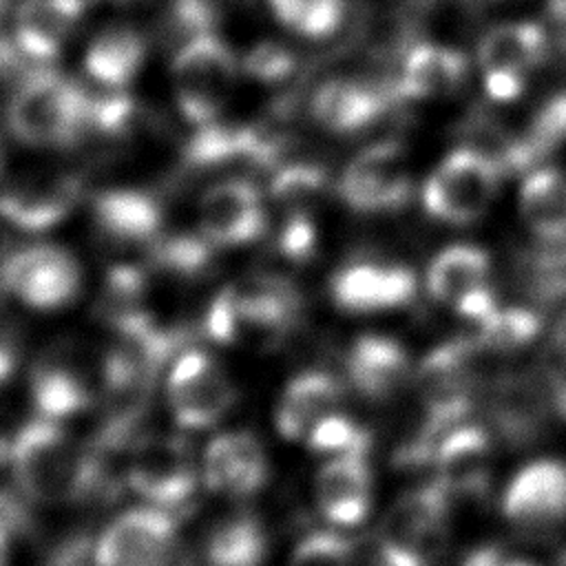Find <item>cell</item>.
I'll list each match as a JSON object with an SVG mask.
<instances>
[{
  "mask_svg": "<svg viewBox=\"0 0 566 566\" xmlns=\"http://www.w3.org/2000/svg\"><path fill=\"white\" fill-rule=\"evenodd\" d=\"M9 559V533L7 524L0 520V566H7Z\"/></svg>",
  "mask_w": 566,
  "mask_h": 566,
  "instance_id": "cell-41",
  "label": "cell"
},
{
  "mask_svg": "<svg viewBox=\"0 0 566 566\" xmlns=\"http://www.w3.org/2000/svg\"><path fill=\"white\" fill-rule=\"evenodd\" d=\"M197 223L217 250L254 243L268 228L265 197L248 177H221L201 192Z\"/></svg>",
  "mask_w": 566,
  "mask_h": 566,
  "instance_id": "cell-14",
  "label": "cell"
},
{
  "mask_svg": "<svg viewBox=\"0 0 566 566\" xmlns=\"http://www.w3.org/2000/svg\"><path fill=\"white\" fill-rule=\"evenodd\" d=\"M91 217L97 234L117 248H153L161 239L164 206L142 188L115 186L97 192Z\"/></svg>",
  "mask_w": 566,
  "mask_h": 566,
  "instance_id": "cell-17",
  "label": "cell"
},
{
  "mask_svg": "<svg viewBox=\"0 0 566 566\" xmlns=\"http://www.w3.org/2000/svg\"><path fill=\"white\" fill-rule=\"evenodd\" d=\"M389 106V93L374 82L338 75L325 80L310 99L314 122L334 135H354L378 122Z\"/></svg>",
  "mask_w": 566,
  "mask_h": 566,
  "instance_id": "cell-21",
  "label": "cell"
},
{
  "mask_svg": "<svg viewBox=\"0 0 566 566\" xmlns=\"http://www.w3.org/2000/svg\"><path fill=\"white\" fill-rule=\"evenodd\" d=\"M502 172L504 168L495 155L473 146L453 148L424 179L422 208L440 223L469 226L491 208Z\"/></svg>",
  "mask_w": 566,
  "mask_h": 566,
  "instance_id": "cell-5",
  "label": "cell"
},
{
  "mask_svg": "<svg viewBox=\"0 0 566 566\" xmlns=\"http://www.w3.org/2000/svg\"><path fill=\"white\" fill-rule=\"evenodd\" d=\"M564 44H566V42H564Z\"/></svg>",
  "mask_w": 566,
  "mask_h": 566,
  "instance_id": "cell-46",
  "label": "cell"
},
{
  "mask_svg": "<svg viewBox=\"0 0 566 566\" xmlns=\"http://www.w3.org/2000/svg\"><path fill=\"white\" fill-rule=\"evenodd\" d=\"M546 9L553 20L566 24V0H546Z\"/></svg>",
  "mask_w": 566,
  "mask_h": 566,
  "instance_id": "cell-40",
  "label": "cell"
},
{
  "mask_svg": "<svg viewBox=\"0 0 566 566\" xmlns=\"http://www.w3.org/2000/svg\"><path fill=\"white\" fill-rule=\"evenodd\" d=\"M95 382L71 343L46 347L29 371V396L38 416L64 420L95 400Z\"/></svg>",
  "mask_w": 566,
  "mask_h": 566,
  "instance_id": "cell-16",
  "label": "cell"
},
{
  "mask_svg": "<svg viewBox=\"0 0 566 566\" xmlns=\"http://www.w3.org/2000/svg\"><path fill=\"white\" fill-rule=\"evenodd\" d=\"M478 325V343L486 352H513L533 343L542 318L526 307H495Z\"/></svg>",
  "mask_w": 566,
  "mask_h": 566,
  "instance_id": "cell-32",
  "label": "cell"
},
{
  "mask_svg": "<svg viewBox=\"0 0 566 566\" xmlns=\"http://www.w3.org/2000/svg\"><path fill=\"white\" fill-rule=\"evenodd\" d=\"M553 354L555 360L566 367V314L553 327Z\"/></svg>",
  "mask_w": 566,
  "mask_h": 566,
  "instance_id": "cell-39",
  "label": "cell"
},
{
  "mask_svg": "<svg viewBox=\"0 0 566 566\" xmlns=\"http://www.w3.org/2000/svg\"><path fill=\"white\" fill-rule=\"evenodd\" d=\"M128 486L148 504L164 511L184 509L192 502L201 480L190 442L177 433H148L130 444L126 462Z\"/></svg>",
  "mask_w": 566,
  "mask_h": 566,
  "instance_id": "cell-6",
  "label": "cell"
},
{
  "mask_svg": "<svg viewBox=\"0 0 566 566\" xmlns=\"http://www.w3.org/2000/svg\"><path fill=\"white\" fill-rule=\"evenodd\" d=\"M502 515L522 533H551L566 524V460L537 458L520 467L502 491Z\"/></svg>",
  "mask_w": 566,
  "mask_h": 566,
  "instance_id": "cell-13",
  "label": "cell"
},
{
  "mask_svg": "<svg viewBox=\"0 0 566 566\" xmlns=\"http://www.w3.org/2000/svg\"><path fill=\"white\" fill-rule=\"evenodd\" d=\"M274 20L307 40H323L338 31L347 0H265Z\"/></svg>",
  "mask_w": 566,
  "mask_h": 566,
  "instance_id": "cell-31",
  "label": "cell"
},
{
  "mask_svg": "<svg viewBox=\"0 0 566 566\" xmlns=\"http://www.w3.org/2000/svg\"><path fill=\"white\" fill-rule=\"evenodd\" d=\"M451 497L438 486L402 493L376 533L380 566H436L449 544Z\"/></svg>",
  "mask_w": 566,
  "mask_h": 566,
  "instance_id": "cell-3",
  "label": "cell"
},
{
  "mask_svg": "<svg viewBox=\"0 0 566 566\" xmlns=\"http://www.w3.org/2000/svg\"><path fill=\"white\" fill-rule=\"evenodd\" d=\"M279 248L285 259L305 261L316 250V228L307 212H290L287 223L279 234Z\"/></svg>",
  "mask_w": 566,
  "mask_h": 566,
  "instance_id": "cell-38",
  "label": "cell"
},
{
  "mask_svg": "<svg viewBox=\"0 0 566 566\" xmlns=\"http://www.w3.org/2000/svg\"><path fill=\"white\" fill-rule=\"evenodd\" d=\"M214 245L201 234L161 237L153 245V259L159 270L177 279H197L212 265Z\"/></svg>",
  "mask_w": 566,
  "mask_h": 566,
  "instance_id": "cell-33",
  "label": "cell"
},
{
  "mask_svg": "<svg viewBox=\"0 0 566 566\" xmlns=\"http://www.w3.org/2000/svg\"><path fill=\"white\" fill-rule=\"evenodd\" d=\"M314 497L332 526H358L374 502V475L365 453L327 458L316 471Z\"/></svg>",
  "mask_w": 566,
  "mask_h": 566,
  "instance_id": "cell-20",
  "label": "cell"
},
{
  "mask_svg": "<svg viewBox=\"0 0 566 566\" xmlns=\"http://www.w3.org/2000/svg\"><path fill=\"white\" fill-rule=\"evenodd\" d=\"M409 155L398 142H378L363 148L343 168L338 197L358 212L378 214L402 208L411 197Z\"/></svg>",
  "mask_w": 566,
  "mask_h": 566,
  "instance_id": "cell-12",
  "label": "cell"
},
{
  "mask_svg": "<svg viewBox=\"0 0 566 566\" xmlns=\"http://www.w3.org/2000/svg\"><path fill=\"white\" fill-rule=\"evenodd\" d=\"M418 292L411 268L387 261H349L329 279V296L340 312L380 314L409 305Z\"/></svg>",
  "mask_w": 566,
  "mask_h": 566,
  "instance_id": "cell-15",
  "label": "cell"
},
{
  "mask_svg": "<svg viewBox=\"0 0 566 566\" xmlns=\"http://www.w3.org/2000/svg\"><path fill=\"white\" fill-rule=\"evenodd\" d=\"M239 73L241 60L214 31L186 38L170 64L172 95L181 117L195 128L221 119Z\"/></svg>",
  "mask_w": 566,
  "mask_h": 566,
  "instance_id": "cell-4",
  "label": "cell"
},
{
  "mask_svg": "<svg viewBox=\"0 0 566 566\" xmlns=\"http://www.w3.org/2000/svg\"><path fill=\"white\" fill-rule=\"evenodd\" d=\"M146 55L148 44L142 31L128 24H111L91 38L82 64L88 80L104 91H126L142 73Z\"/></svg>",
  "mask_w": 566,
  "mask_h": 566,
  "instance_id": "cell-26",
  "label": "cell"
},
{
  "mask_svg": "<svg viewBox=\"0 0 566 566\" xmlns=\"http://www.w3.org/2000/svg\"><path fill=\"white\" fill-rule=\"evenodd\" d=\"M265 555V526L245 509L223 515L206 535V566H263Z\"/></svg>",
  "mask_w": 566,
  "mask_h": 566,
  "instance_id": "cell-29",
  "label": "cell"
},
{
  "mask_svg": "<svg viewBox=\"0 0 566 566\" xmlns=\"http://www.w3.org/2000/svg\"><path fill=\"white\" fill-rule=\"evenodd\" d=\"M0 287L31 310L57 312L77 298L82 268L66 248L35 241L2 261Z\"/></svg>",
  "mask_w": 566,
  "mask_h": 566,
  "instance_id": "cell-7",
  "label": "cell"
},
{
  "mask_svg": "<svg viewBox=\"0 0 566 566\" xmlns=\"http://www.w3.org/2000/svg\"><path fill=\"white\" fill-rule=\"evenodd\" d=\"M407 349L387 334H360L347 349V382L367 400H389L409 380Z\"/></svg>",
  "mask_w": 566,
  "mask_h": 566,
  "instance_id": "cell-22",
  "label": "cell"
},
{
  "mask_svg": "<svg viewBox=\"0 0 566 566\" xmlns=\"http://www.w3.org/2000/svg\"><path fill=\"white\" fill-rule=\"evenodd\" d=\"M307 447L318 455H349V453H365L369 449V433L356 420L336 411L321 420L310 436L305 438Z\"/></svg>",
  "mask_w": 566,
  "mask_h": 566,
  "instance_id": "cell-34",
  "label": "cell"
},
{
  "mask_svg": "<svg viewBox=\"0 0 566 566\" xmlns=\"http://www.w3.org/2000/svg\"><path fill=\"white\" fill-rule=\"evenodd\" d=\"M2 166H4V155H2V148H0V175H2Z\"/></svg>",
  "mask_w": 566,
  "mask_h": 566,
  "instance_id": "cell-44",
  "label": "cell"
},
{
  "mask_svg": "<svg viewBox=\"0 0 566 566\" xmlns=\"http://www.w3.org/2000/svg\"><path fill=\"white\" fill-rule=\"evenodd\" d=\"M82 181L71 170L31 168L0 184V219L40 234L64 223L82 201Z\"/></svg>",
  "mask_w": 566,
  "mask_h": 566,
  "instance_id": "cell-10",
  "label": "cell"
},
{
  "mask_svg": "<svg viewBox=\"0 0 566 566\" xmlns=\"http://www.w3.org/2000/svg\"><path fill=\"white\" fill-rule=\"evenodd\" d=\"M9 447H11V440H4L0 436V467L9 464Z\"/></svg>",
  "mask_w": 566,
  "mask_h": 566,
  "instance_id": "cell-42",
  "label": "cell"
},
{
  "mask_svg": "<svg viewBox=\"0 0 566 566\" xmlns=\"http://www.w3.org/2000/svg\"><path fill=\"white\" fill-rule=\"evenodd\" d=\"M497 566H537L528 559H511V562H504V564H497Z\"/></svg>",
  "mask_w": 566,
  "mask_h": 566,
  "instance_id": "cell-43",
  "label": "cell"
},
{
  "mask_svg": "<svg viewBox=\"0 0 566 566\" xmlns=\"http://www.w3.org/2000/svg\"><path fill=\"white\" fill-rule=\"evenodd\" d=\"M93 566H181L172 515L153 504L119 513L97 537Z\"/></svg>",
  "mask_w": 566,
  "mask_h": 566,
  "instance_id": "cell-8",
  "label": "cell"
},
{
  "mask_svg": "<svg viewBox=\"0 0 566 566\" xmlns=\"http://www.w3.org/2000/svg\"><path fill=\"white\" fill-rule=\"evenodd\" d=\"M436 484L449 495H480L489 484L491 440L478 424H455L442 433L433 449Z\"/></svg>",
  "mask_w": 566,
  "mask_h": 566,
  "instance_id": "cell-23",
  "label": "cell"
},
{
  "mask_svg": "<svg viewBox=\"0 0 566 566\" xmlns=\"http://www.w3.org/2000/svg\"><path fill=\"white\" fill-rule=\"evenodd\" d=\"M88 95L69 77L38 69L22 77L7 102L11 135L31 148H62L84 135Z\"/></svg>",
  "mask_w": 566,
  "mask_h": 566,
  "instance_id": "cell-2",
  "label": "cell"
},
{
  "mask_svg": "<svg viewBox=\"0 0 566 566\" xmlns=\"http://www.w3.org/2000/svg\"><path fill=\"white\" fill-rule=\"evenodd\" d=\"M296 69H298L296 53L276 40L256 42L245 53V57H241V73L268 86L287 82Z\"/></svg>",
  "mask_w": 566,
  "mask_h": 566,
  "instance_id": "cell-35",
  "label": "cell"
},
{
  "mask_svg": "<svg viewBox=\"0 0 566 566\" xmlns=\"http://www.w3.org/2000/svg\"><path fill=\"white\" fill-rule=\"evenodd\" d=\"M343 385L325 369H305L296 374L281 391L274 422L283 438L305 440L310 431L327 416L340 411Z\"/></svg>",
  "mask_w": 566,
  "mask_h": 566,
  "instance_id": "cell-24",
  "label": "cell"
},
{
  "mask_svg": "<svg viewBox=\"0 0 566 566\" xmlns=\"http://www.w3.org/2000/svg\"><path fill=\"white\" fill-rule=\"evenodd\" d=\"M566 142V93L548 97L531 117L520 139L511 142L500 164L502 168L531 170L537 161Z\"/></svg>",
  "mask_w": 566,
  "mask_h": 566,
  "instance_id": "cell-30",
  "label": "cell"
},
{
  "mask_svg": "<svg viewBox=\"0 0 566 566\" xmlns=\"http://www.w3.org/2000/svg\"><path fill=\"white\" fill-rule=\"evenodd\" d=\"M325 188V172L312 164H292L274 172L272 197L290 212H305L303 206Z\"/></svg>",
  "mask_w": 566,
  "mask_h": 566,
  "instance_id": "cell-37",
  "label": "cell"
},
{
  "mask_svg": "<svg viewBox=\"0 0 566 566\" xmlns=\"http://www.w3.org/2000/svg\"><path fill=\"white\" fill-rule=\"evenodd\" d=\"M354 544L336 531H312L298 539L287 566H354Z\"/></svg>",
  "mask_w": 566,
  "mask_h": 566,
  "instance_id": "cell-36",
  "label": "cell"
},
{
  "mask_svg": "<svg viewBox=\"0 0 566 566\" xmlns=\"http://www.w3.org/2000/svg\"><path fill=\"white\" fill-rule=\"evenodd\" d=\"M166 400L177 424L208 429L234 402V385L226 367L206 349L179 352L166 374Z\"/></svg>",
  "mask_w": 566,
  "mask_h": 566,
  "instance_id": "cell-9",
  "label": "cell"
},
{
  "mask_svg": "<svg viewBox=\"0 0 566 566\" xmlns=\"http://www.w3.org/2000/svg\"><path fill=\"white\" fill-rule=\"evenodd\" d=\"M548 55L546 31L531 20H513L491 27L478 44L482 84L493 102L520 99L526 77Z\"/></svg>",
  "mask_w": 566,
  "mask_h": 566,
  "instance_id": "cell-11",
  "label": "cell"
},
{
  "mask_svg": "<svg viewBox=\"0 0 566 566\" xmlns=\"http://www.w3.org/2000/svg\"><path fill=\"white\" fill-rule=\"evenodd\" d=\"M469 73L462 49L436 40L416 42L402 57L396 91L409 99H436L455 93Z\"/></svg>",
  "mask_w": 566,
  "mask_h": 566,
  "instance_id": "cell-25",
  "label": "cell"
},
{
  "mask_svg": "<svg viewBox=\"0 0 566 566\" xmlns=\"http://www.w3.org/2000/svg\"><path fill=\"white\" fill-rule=\"evenodd\" d=\"M203 486L243 497L256 493L268 480V455L261 440L245 429L214 436L201 455Z\"/></svg>",
  "mask_w": 566,
  "mask_h": 566,
  "instance_id": "cell-19",
  "label": "cell"
},
{
  "mask_svg": "<svg viewBox=\"0 0 566 566\" xmlns=\"http://www.w3.org/2000/svg\"><path fill=\"white\" fill-rule=\"evenodd\" d=\"M104 453L88 451L60 424L44 416L27 420L9 447V469L18 491L44 506L88 497L104 484Z\"/></svg>",
  "mask_w": 566,
  "mask_h": 566,
  "instance_id": "cell-1",
  "label": "cell"
},
{
  "mask_svg": "<svg viewBox=\"0 0 566 566\" xmlns=\"http://www.w3.org/2000/svg\"><path fill=\"white\" fill-rule=\"evenodd\" d=\"M86 0H20L13 11L11 46L33 64L62 55L84 18Z\"/></svg>",
  "mask_w": 566,
  "mask_h": 566,
  "instance_id": "cell-18",
  "label": "cell"
},
{
  "mask_svg": "<svg viewBox=\"0 0 566 566\" xmlns=\"http://www.w3.org/2000/svg\"><path fill=\"white\" fill-rule=\"evenodd\" d=\"M71 562H73V557H71ZM71 562H62V564H55V566H71Z\"/></svg>",
  "mask_w": 566,
  "mask_h": 566,
  "instance_id": "cell-45",
  "label": "cell"
},
{
  "mask_svg": "<svg viewBox=\"0 0 566 566\" xmlns=\"http://www.w3.org/2000/svg\"><path fill=\"white\" fill-rule=\"evenodd\" d=\"M520 217L542 241H566V172L553 166L531 168L520 186Z\"/></svg>",
  "mask_w": 566,
  "mask_h": 566,
  "instance_id": "cell-28",
  "label": "cell"
},
{
  "mask_svg": "<svg viewBox=\"0 0 566 566\" xmlns=\"http://www.w3.org/2000/svg\"><path fill=\"white\" fill-rule=\"evenodd\" d=\"M491 256L475 243H453L442 248L429 263L424 274V287L438 303H447L453 310L471 294L489 287Z\"/></svg>",
  "mask_w": 566,
  "mask_h": 566,
  "instance_id": "cell-27",
  "label": "cell"
}]
</instances>
